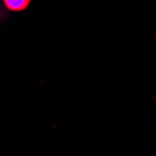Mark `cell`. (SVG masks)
<instances>
[{
    "label": "cell",
    "instance_id": "obj_1",
    "mask_svg": "<svg viewBox=\"0 0 156 156\" xmlns=\"http://www.w3.org/2000/svg\"><path fill=\"white\" fill-rule=\"evenodd\" d=\"M6 8L11 11H22L29 6L31 0H3Z\"/></svg>",
    "mask_w": 156,
    "mask_h": 156
}]
</instances>
